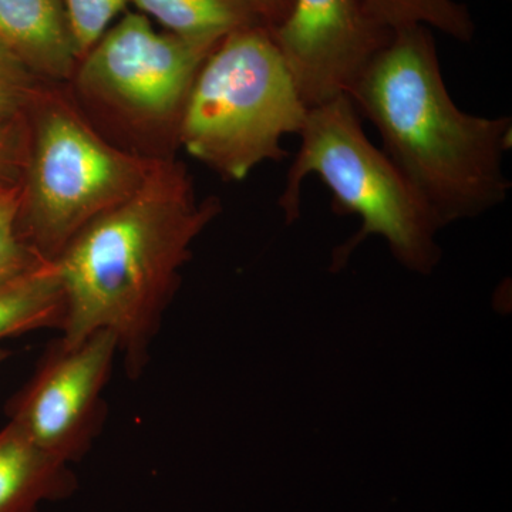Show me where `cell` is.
Masks as SVG:
<instances>
[{
  "instance_id": "6da1fadb",
  "label": "cell",
  "mask_w": 512,
  "mask_h": 512,
  "mask_svg": "<svg viewBox=\"0 0 512 512\" xmlns=\"http://www.w3.org/2000/svg\"><path fill=\"white\" fill-rule=\"evenodd\" d=\"M221 208L218 198L197 197L181 161L158 160L146 183L90 222L52 261L66 301L60 340L77 345L107 330L116 336L128 376H140L192 245Z\"/></svg>"
},
{
  "instance_id": "7a4b0ae2",
  "label": "cell",
  "mask_w": 512,
  "mask_h": 512,
  "mask_svg": "<svg viewBox=\"0 0 512 512\" xmlns=\"http://www.w3.org/2000/svg\"><path fill=\"white\" fill-rule=\"evenodd\" d=\"M379 131L383 151L433 212L440 227L471 220L507 200L504 174L510 117L458 109L426 26L394 30L348 94Z\"/></svg>"
},
{
  "instance_id": "3957f363",
  "label": "cell",
  "mask_w": 512,
  "mask_h": 512,
  "mask_svg": "<svg viewBox=\"0 0 512 512\" xmlns=\"http://www.w3.org/2000/svg\"><path fill=\"white\" fill-rule=\"evenodd\" d=\"M25 119L16 222L26 247L52 262L84 227L146 183L158 160L104 136L66 84L43 83Z\"/></svg>"
},
{
  "instance_id": "277c9868",
  "label": "cell",
  "mask_w": 512,
  "mask_h": 512,
  "mask_svg": "<svg viewBox=\"0 0 512 512\" xmlns=\"http://www.w3.org/2000/svg\"><path fill=\"white\" fill-rule=\"evenodd\" d=\"M298 136L301 146L278 201L286 222L301 217L303 181L318 175L332 192L333 210L362 220L360 231L333 252V271L369 235H379L400 264L430 274L440 261L439 221L399 168L367 138L352 100L340 96L309 109Z\"/></svg>"
},
{
  "instance_id": "5b68a950",
  "label": "cell",
  "mask_w": 512,
  "mask_h": 512,
  "mask_svg": "<svg viewBox=\"0 0 512 512\" xmlns=\"http://www.w3.org/2000/svg\"><path fill=\"white\" fill-rule=\"evenodd\" d=\"M308 110L269 29L234 30L197 74L178 146L225 181L239 183L259 164L288 157L282 140L299 134Z\"/></svg>"
},
{
  "instance_id": "8992f818",
  "label": "cell",
  "mask_w": 512,
  "mask_h": 512,
  "mask_svg": "<svg viewBox=\"0 0 512 512\" xmlns=\"http://www.w3.org/2000/svg\"><path fill=\"white\" fill-rule=\"evenodd\" d=\"M224 36L161 32L128 12L77 63L67 83L94 126L131 153L174 157L197 74Z\"/></svg>"
},
{
  "instance_id": "52a82bcc",
  "label": "cell",
  "mask_w": 512,
  "mask_h": 512,
  "mask_svg": "<svg viewBox=\"0 0 512 512\" xmlns=\"http://www.w3.org/2000/svg\"><path fill=\"white\" fill-rule=\"evenodd\" d=\"M119 343L99 330L77 345L55 343L35 373L10 400V423L64 463L82 457L103 417V393Z\"/></svg>"
},
{
  "instance_id": "ba28073f",
  "label": "cell",
  "mask_w": 512,
  "mask_h": 512,
  "mask_svg": "<svg viewBox=\"0 0 512 512\" xmlns=\"http://www.w3.org/2000/svg\"><path fill=\"white\" fill-rule=\"evenodd\" d=\"M269 32L308 109L348 96L393 35L365 0H293Z\"/></svg>"
},
{
  "instance_id": "9c48e42d",
  "label": "cell",
  "mask_w": 512,
  "mask_h": 512,
  "mask_svg": "<svg viewBox=\"0 0 512 512\" xmlns=\"http://www.w3.org/2000/svg\"><path fill=\"white\" fill-rule=\"evenodd\" d=\"M0 43L43 82L69 83L79 63L63 0H0Z\"/></svg>"
},
{
  "instance_id": "30bf717a",
  "label": "cell",
  "mask_w": 512,
  "mask_h": 512,
  "mask_svg": "<svg viewBox=\"0 0 512 512\" xmlns=\"http://www.w3.org/2000/svg\"><path fill=\"white\" fill-rule=\"evenodd\" d=\"M72 488L67 463L50 456L13 423L0 430V512H36Z\"/></svg>"
},
{
  "instance_id": "8fae6325",
  "label": "cell",
  "mask_w": 512,
  "mask_h": 512,
  "mask_svg": "<svg viewBox=\"0 0 512 512\" xmlns=\"http://www.w3.org/2000/svg\"><path fill=\"white\" fill-rule=\"evenodd\" d=\"M66 301L55 265L37 264L0 276V340L42 329H60Z\"/></svg>"
},
{
  "instance_id": "7c38bea8",
  "label": "cell",
  "mask_w": 512,
  "mask_h": 512,
  "mask_svg": "<svg viewBox=\"0 0 512 512\" xmlns=\"http://www.w3.org/2000/svg\"><path fill=\"white\" fill-rule=\"evenodd\" d=\"M164 30L181 36H225L264 25L247 0H128ZM265 26V25H264Z\"/></svg>"
},
{
  "instance_id": "4fadbf2b",
  "label": "cell",
  "mask_w": 512,
  "mask_h": 512,
  "mask_svg": "<svg viewBox=\"0 0 512 512\" xmlns=\"http://www.w3.org/2000/svg\"><path fill=\"white\" fill-rule=\"evenodd\" d=\"M373 18L389 30L426 26L451 39L470 43L476 22L466 5L457 0H365Z\"/></svg>"
},
{
  "instance_id": "5bb4252c",
  "label": "cell",
  "mask_w": 512,
  "mask_h": 512,
  "mask_svg": "<svg viewBox=\"0 0 512 512\" xmlns=\"http://www.w3.org/2000/svg\"><path fill=\"white\" fill-rule=\"evenodd\" d=\"M79 60L126 9L128 0H63Z\"/></svg>"
},
{
  "instance_id": "9a60e30c",
  "label": "cell",
  "mask_w": 512,
  "mask_h": 512,
  "mask_svg": "<svg viewBox=\"0 0 512 512\" xmlns=\"http://www.w3.org/2000/svg\"><path fill=\"white\" fill-rule=\"evenodd\" d=\"M43 83L0 43V119L25 116Z\"/></svg>"
},
{
  "instance_id": "2e32d148",
  "label": "cell",
  "mask_w": 512,
  "mask_h": 512,
  "mask_svg": "<svg viewBox=\"0 0 512 512\" xmlns=\"http://www.w3.org/2000/svg\"><path fill=\"white\" fill-rule=\"evenodd\" d=\"M18 185L0 191V276L22 271L42 262L18 232Z\"/></svg>"
},
{
  "instance_id": "e0dca14e",
  "label": "cell",
  "mask_w": 512,
  "mask_h": 512,
  "mask_svg": "<svg viewBox=\"0 0 512 512\" xmlns=\"http://www.w3.org/2000/svg\"><path fill=\"white\" fill-rule=\"evenodd\" d=\"M28 148L25 116L0 119V187L19 184Z\"/></svg>"
},
{
  "instance_id": "ac0fdd59",
  "label": "cell",
  "mask_w": 512,
  "mask_h": 512,
  "mask_svg": "<svg viewBox=\"0 0 512 512\" xmlns=\"http://www.w3.org/2000/svg\"><path fill=\"white\" fill-rule=\"evenodd\" d=\"M247 2L268 29L281 25L288 18L293 5V0H247Z\"/></svg>"
},
{
  "instance_id": "d6986e66",
  "label": "cell",
  "mask_w": 512,
  "mask_h": 512,
  "mask_svg": "<svg viewBox=\"0 0 512 512\" xmlns=\"http://www.w3.org/2000/svg\"><path fill=\"white\" fill-rule=\"evenodd\" d=\"M8 355H9L8 350L0 349V363H2L3 360H5L6 357H8Z\"/></svg>"
},
{
  "instance_id": "ffe728a7",
  "label": "cell",
  "mask_w": 512,
  "mask_h": 512,
  "mask_svg": "<svg viewBox=\"0 0 512 512\" xmlns=\"http://www.w3.org/2000/svg\"><path fill=\"white\" fill-rule=\"evenodd\" d=\"M15 187H16V185H15ZM3 188H6V187H0V191H2V190H3Z\"/></svg>"
}]
</instances>
